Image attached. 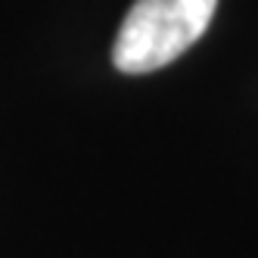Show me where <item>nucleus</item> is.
Listing matches in <instances>:
<instances>
[{"label":"nucleus","mask_w":258,"mask_h":258,"mask_svg":"<svg viewBox=\"0 0 258 258\" xmlns=\"http://www.w3.org/2000/svg\"><path fill=\"white\" fill-rule=\"evenodd\" d=\"M215 7L218 0H134L112 44V66L146 75L174 62L206 34Z\"/></svg>","instance_id":"obj_1"}]
</instances>
